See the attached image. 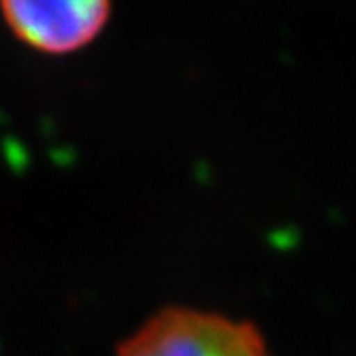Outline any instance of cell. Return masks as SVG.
Wrapping results in <instances>:
<instances>
[{
  "mask_svg": "<svg viewBox=\"0 0 356 356\" xmlns=\"http://www.w3.org/2000/svg\"><path fill=\"white\" fill-rule=\"evenodd\" d=\"M118 356H268L264 339L249 322L172 307L127 339Z\"/></svg>",
  "mask_w": 356,
  "mask_h": 356,
  "instance_id": "cell-1",
  "label": "cell"
},
{
  "mask_svg": "<svg viewBox=\"0 0 356 356\" xmlns=\"http://www.w3.org/2000/svg\"><path fill=\"white\" fill-rule=\"evenodd\" d=\"M9 29L41 52L65 54L106 26L110 0H0Z\"/></svg>",
  "mask_w": 356,
  "mask_h": 356,
  "instance_id": "cell-2",
  "label": "cell"
}]
</instances>
